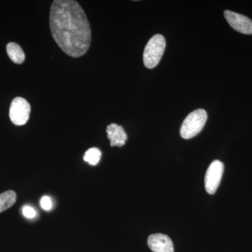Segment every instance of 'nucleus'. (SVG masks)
<instances>
[{"label":"nucleus","mask_w":252,"mask_h":252,"mask_svg":"<svg viewBox=\"0 0 252 252\" xmlns=\"http://www.w3.org/2000/svg\"><path fill=\"white\" fill-rule=\"evenodd\" d=\"M31 111V104L26 99L21 97H16L10 105V119L14 125H25L29 120Z\"/></svg>","instance_id":"4"},{"label":"nucleus","mask_w":252,"mask_h":252,"mask_svg":"<svg viewBox=\"0 0 252 252\" xmlns=\"http://www.w3.org/2000/svg\"><path fill=\"white\" fill-rule=\"evenodd\" d=\"M101 157H102L101 151L99 149L95 148V147H93V148L88 149L86 151L85 154H84V161L87 162L90 165L95 166L99 163Z\"/></svg>","instance_id":"11"},{"label":"nucleus","mask_w":252,"mask_h":252,"mask_svg":"<svg viewBox=\"0 0 252 252\" xmlns=\"http://www.w3.org/2000/svg\"><path fill=\"white\" fill-rule=\"evenodd\" d=\"M165 46L166 41L161 34H156L149 39L143 54L144 64L146 67L153 69L157 67L161 60Z\"/></svg>","instance_id":"2"},{"label":"nucleus","mask_w":252,"mask_h":252,"mask_svg":"<svg viewBox=\"0 0 252 252\" xmlns=\"http://www.w3.org/2000/svg\"><path fill=\"white\" fill-rule=\"evenodd\" d=\"M149 248L154 252H174L171 239L166 235L156 233L151 235L147 240Z\"/></svg>","instance_id":"7"},{"label":"nucleus","mask_w":252,"mask_h":252,"mask_svg":"<svg viewBox=\"0 0 252 252\" xmlns=\"http://www.w3.org/2000/svg\"><path fill=\"white\" fill-rule=\"evenodd\" d=\"M224 16L227 22L235 31L245 34H252V21L244 15L226 10Z\"/></svg>","instance_id":"6"},{"label":"nucleus","mask_w":252,"mask_h":252,"mask_svg":"<svg viewBox=\"0 0 252 252\" xmlns=\"http://www.w3.org/2000/svg\"><path fill=\"white\" fill-rule=\"evenodd\" d=\"M16 201V193L14 190H7L0 194V213L12 207Z\"/></svg>","instance_id":"10"},{"label":"nucleus","mask_w":252,"mask_h":252,"mask_svg":"<svg viewBox=\"0 0 252 252\" xmlns=\"http://www.w3.org/2000/svg\"><path fill=\"white\" fill-rule=\"evenodd\" d=\"M207 114L203 109L193 111L187 116L180 129L182 138L189 140L199 134L206 124Z\"/></svg>","instance_id":"3"},{"label":"nucleus","mask_w":252,"mask_h":252,"mask_svg":"<svg viewBox=\"0 0 252 252\" xmlns=\"http://www.w3.org/2000/svg\"><path fill=\"white\" fill-rule=\"evenodd\" d=\"M6 52L10 59L16 64H22L26 59V56L22 48L16 43H9L6 45Z\"/></svg>","instance_id":"9"},{"label":"nucleus","mask_w":252,"mask_h":252,"mask_svg":"<svg viewBox=\"0 0 252 252\" xmlns=\"http://www.w3.org/2000/svg\"><path fill=\"white\" fill-rule=\"evenodd\" d=\"M224 165L220 160H215L207 169L205 177V187L206 191L210 195L215 194L220 185L223 173Z\"/></svg>","instance_id":"5"},{"label":"nucleus","mask_w":252,"mask_h":252,"mask_svg":"<svg viewBox=\"0 0 252 252\" xmlns=\"http://www.w3.org/2000/svg\"><path fill=\"white\" fill-rule=\"evenodd\" d=\"M50 29L61 50L72 58L84 56L91 43V29L87 16L74 0H55L49 14Z\"/></svg>","instance_id":"1"},{"label":"nucleus","mask_w":252,"mask_h":252,"mask_svg":"<svg viewBox=\"0 0 252 252\" xmlns=\"http://www.w3.org/2000/svg\"><path fill=\"white\" fill-rule=\"evenodd\" d=\"M23 215H24L26 218L32 219L36 216V212L34 208L28 205H26L23 207Z\"/></svg>","instance_id":"12"},{"label":"nucleus","mask_w":252,"mask_h":252,"mask_svg":"<svg viewBox=\"0 0 252 252\" xmlns=\"http://www.w3.org/2000/svg\"><path fill=\"white\" fill-rule=\"evenodd\" d=\"M40 205L43 210L49 211L52 207V201L49 196H44L40 200Z\"/></svg>","instance_id":"13"},{"label":"nucleus","mask_w":252,"mask_h":252,"mask_svg":"<svg viewBox=\"0 0 252 252\" xmlns=\"http://www.w3.org/2000/svg\"><path fill=\"white\" fill-rule=\"evenodd\" d=\"M107 133L111 147H122L125 145L127 135L122 126L111 124L107 127Z\"/></svg>","instance_id":"8"}]
</instances>
